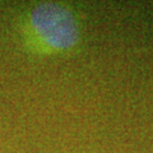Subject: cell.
I'll return each mask as SVG.
<instances>
[{
  "mask_svg": "<svg viewBox=\"0 0 153 153\" xmlns=\"http://www.w3.org/2000/svg\"><path fill=\"white\" fill-rule=\"evenodd\" d=\"M22 35L31 52L66 55L78 47L82 33L71 8L59 3H41L23 18Z\"/></svg>",
  "mask_w": 153,
  "mask_h": 153,
  "instance_id": "cell-1",
  "label": "cell"
}]
</instances>
